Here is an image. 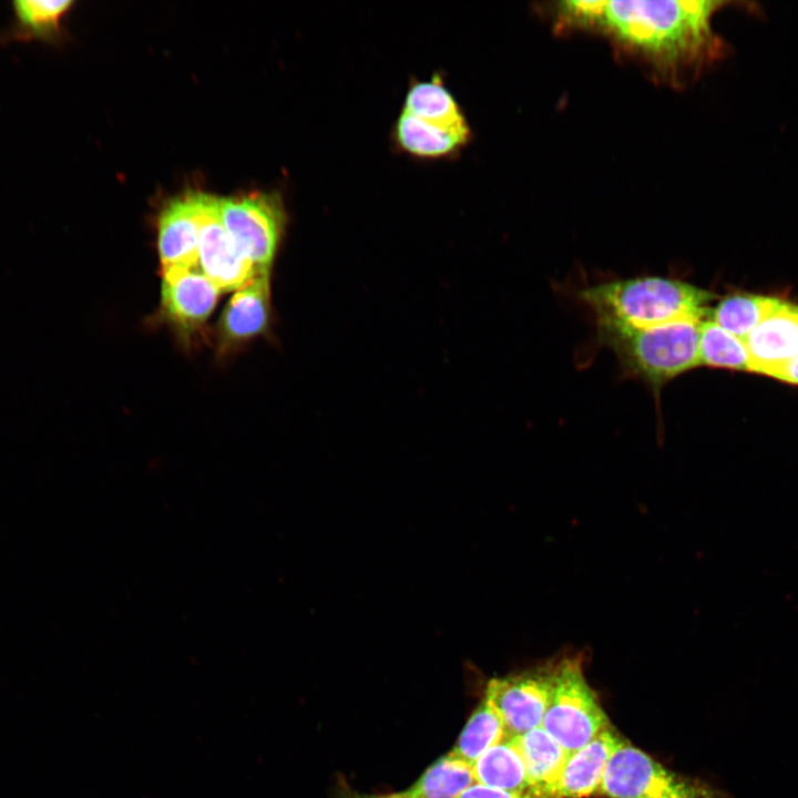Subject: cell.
Returning a JSON list of instances; mask_svg holds the SVG:
<instances>
[{
  "instance_id": "obj_1",
  "label": "cell",
  "mask_w": 798,
  "mask_h": 798,
  "mask_svg": "<svg viewBox=\"0 0 798 798\" xmlns=\"http://www.w3.org/2000/svg\"><path fill=\"white\" fill-rule=\"evenodd\" d=\"M734 1L565 0L536 10L560 34L604 39L621 60L657 84L683 89L724 60L729 45L714 31L716 12Z\"/></svg>"
},
{
  "instance_id": "obj_2",
  "label": "cell",
  "mask_w": 798,
  "mask_h": 798,
  "mask_svg": "<svg viewBox=\"0 0 798 798\" xmlns=\"http://www.w3.org/2000/svg\"><path fill=\"white\" fill-rule=\"evenodd\" d=\"M579 298L602 336L683 318L704 319L712 294L677 278L647 275L586 286Z\"/></svg>"
},
{
  "instance_id": "obj_3",
  "label": "cell",
  "mask_w": 798,
  "mask_h": 798,
  "mask_svg": "<svg viewBox=\"0 0 798 798\" xmlns=\"http://www.w3.org/2000/svg\"><path fill=\"white\" fill-rule=\"evenodd\" d=\"M702 320L683 318L598 339L612 349L624 372L645 382L658 398L667 382L700 365Z\"/></svg>"
},
{
  "instance_id": "obj_4",
  "label": "cell",
  "mask_w": 798,
  "mask_h": 798,
  "mask_svg": "<svg viewBox=\"0 0 798 798\" xmlns=\"http://www.w3.org/2000/svg\"><path fill=\"white\" fill-rule=\"evenodd\" d=\"M610 726L595 692L584 676L582 656L567 655L555 659L541 727L571 754Z\"/></svg>"
},
{
  "instance_id": "obj_5",
  "label": "cell",
  "mask_w": 798,
  "mask_h": 798,
  "mask_svg": "<svg viewBox=\"0 0 798 798\" xmlns=\"http://www.w3.org/2000/svg\"><path fill=\"white\" fill-rule=\"evenodd\" d=\"M596 797L729 798L725 791L703 780L665 768L626 739L608 760Z\"/></svg>"
},
{
  "instance_id": "obj_6",
  "label": "cell",
  "mask_w": 798,
  "mask_h": 798,
  "mask_svg": "<svg viewBox=\"0 0 798 798\" xmlns=\"http://www.w3.org/2000/svg\"><path fill=\"white\" fill-rule=\"evenodd\" d=\"M221 221L236 248L259 272H270L286 224L277 194L219 198Z\"/></svg>"
},
{
  "instance_id": "obj_7",
  "label": "cell",
  "mask_w": 798,
  "mask_h": 798,
  "mask_svg": "<svg viewBox=\"0 0 798 798\" xmlns=\"http://www.w3.org/2000/svg\"><path fill=\"white\" fill-rule=\"evenodd\" d=\"M555 659L487 684L485 695L499 712L508 738L540 727L546 710Z\"/></svg>"
},
{
  "instance_id": "obj_8",
  "label": "cell",
  "mask_w": 798,
  "mask_h": 798,
  "mask_svg": "<svg viewBox=\"0 0 798 798\" xmlns=\"http://www.w3.org/2000/svg\"><path fill=\"white\" fill-rule=\"evenodd\" d=\"M198 267L221 291L237 290L259 273L226 232L219 198L208 194L200 226Z\"/></svg>"
},
{
  "instance_id": "obj_9",
  "label": "cell",
  "mask_w": 798,
  "mask_h": 798,
  "mask_svg": "<svg viewBox=\"0 0 798 798\" xmlns=\"http://www.w3.org/2000/svg\"><path fill=\"white\" fill-rule=\"evenodd\" d=\"M221 293L200 267L162 268V310L183 332L194 331L207 320Z\"/></svg>"
},
{
  "instance_id": "obj_10",
  "label": "cell",
  "mask_w": 798,
  "mask_h": 798,
  "mask_svg": "<svg viewBox=\"0 0 798 798\" xmlns=\"http://www.w3.org/2000/svg\"><path fill=\"white\" fill-rule=\"evenodd\" d=\"M204 193L171 201L158 217L157 247L163 267H198V236L205 206Z\"/></svg>"
},
{
  "instance_id": "obj_11",
  "label": "cell",
  "mask_w": 798,
  "mask_h": 798,
  "mask_svg": "<svg viewBox=\"0 0 798 798\" xmlns=\"http://www.w3.org/2000/svg\"><path fill=\"white\" fill-rule=\"evenodd\" d=\"M744 341L750 371L775 378L798 354V306L782 301Z\"/></svg>"
},
{
  "instance_id": "obj_12",
  "label": "cell",
  "mask_w": 798,
  "mask_h": 798,
  "mask_svg": "<svg viewBox=\"0 0 798 798\" xmlns=\"http://www.w3.org/2000/svg\"><path fill=\"white\" fill-rule=\"evenodd\" d=\"M270 272L257 273L238 288L218 321L221 347L229 348L266 331L270 319Z\"/></svg>"
},
{
  "instance_id": "obj_13",
  "label": "cell",
  "mask_w": 798,
  "mask_h": 798,
  "mask_svg": "<svg viewBox=\"0 0 798 798\" xmlns=\"http://www.w3.org/2000/svg\"><path fill=\"white\" fill-rule=\"evenodd\" d=\"M623 740L610 726L585 746L569 754L549 798L596 797L608 760Z\"/></svg>"
},
{
  "instance_id": "obj_14",
  "label": "cell",
  "mask_w": 798,
  "mask_h": 798,
  "mask_svg": "<svg viewBox=\"0 0 798 798\" xmlns=\"http://www.w3.org/2000/svg\"><path fill=\"white\" fill-rule=\"evenodd\" d=\"M393 135L398 146L413 156L441 158L461 150L470 141L471 130L446 127L401 111Z\"/></svg>"
},
{
  "instance_id": "obj_15",
  "label": "cell",
  "mask_w": 798,
  "mask_h": 798,
  "mask_svg": "<svg viewBox=\"0 0 798 798\" xmlns=\"http://www.w3.org/2000/svg\"><path fill=\"white\" fill-rule=\"evenodd\" d=\"M522 755L531 789L549 798L569 753L541 726L513 737Z\"/></svg>"
},
{
  "instance_id": "obj_16",
  "label": "cell",
  "mask_w": 798,
  "mask_h": 798,
  "mask_svg": "<svg viewBox=\"0 0 798 798\" xmlns=\"http://www.w3.org/2000/svg\"><path fill=\"white\" fill-rule=\"evenodd\" d=\"M401 111L446 127L470 130L459 103L438 75L415 82L406 94Z\"/></svg>"
},
{
  "instance_id": "obj_17",
  "label": "cell",
  "mask_w": 798,
  "mask_h": 798,
  "mask_svg": "<svg viewBox=\"0 0 798 798\" xmlns=\"http://www.w3.org/2000/svg\"><path fill=\"white\" fill-rule=\"evenodd\" d=\"M475 782L508 791H533L515 739L505 738L472 765ZM534 792V791H533Z\"/></svg>"
},
{
  "instance_id": "obj_18",
  "label": "cell",
  "mask_w": 798,
  "mask_h": 798,
  "mask_svg": "<svg viewBox=\"0 0 798 798\" xmlns=\"http://www.w3.org/2000/svg\"><path fill=\"white\" fill-rule=\"evenodd\" d=\"M474 782L472 765L449 751L403 792L408 798H459Z\"/></svg>"
},
{
  "instance_id": "obj_19",
  "label": "cell",
  "mask_w": 798,
  "mask_h": 798,
  "mask_svg": "<svg viewBox=\"0 0 798 798\" xmlns=\"http://www.w3.org/2000/svg\"><path fill=\"white\" fill-rule=\"evenodd\" d=\"M14 23L10 35L16 40L52 42L60 34V24L73 1L17 0L13 3Z\"/></svg>"
},
{
  "instance_id": "obj_20",
  "label": "cell",
  "mask_w": 798,
  "mask_h": 798,
  "mask_svg": "<svg viewBox=\"0 0 798 798\" xmlns=\"http://www.w3.org/2000/svg\"><path fill=\"white\" fill-rule=\"evenodd\" d=\"M505 738L508 737L503 720L491 699L484 694L451 753L473 765L483 753Z\"/></svg>"
},
{
  "instance_id": "obj_21",
  "label": "cell",
  "mask_w": 798,
  "mask_h": 798,
  "mask_svg": "<svg viewBox=\"0 0 798 798\" xmlns=\"http://www.w3.org/2000/svg\"><path fill=\"white\" fill-rule=\"evenodd\" d=\"M782 300L774 297L736 294L722 299L710 318L728 332L745 339Z\"/></svg>"
},
{
  "instance_id": "obj_22",
  "label": "cell",
  "mask_w": 798,
  "mask_h": 798,
  "mask_svg": "<svg viewBox=\"0 0 798 798\" xmlns=\"http://www.w3.org/2000/svg\"><path fill=\"white\" fill-rule=\"evenodd\" d=\"M698 350L700 365L750 371L744 339L728 332L709 318L700 321Z\"/></svg>"
},
{
  "instance_id": "obj_23",
  "label": "cell",
  "mask_w": 798,
  "mask_h": 798,
  "mask_svg": "<svg viewBox=\"0 0 798 798\" xmlns=\"http://www.w3.org/2000/svg\"><path fill=\"white\" fill-rule=\"evenodd\" d=\"M459 798H540L533 791L515 792L474 782Z\"/></svg>"
},
{
  "instance_id": "obj_24",
  "label": "cell",
  "mask_w": 798,
  "mask_h": 798,
  "mask_svg": "<svg viewBox=\"0 0 798 798\" xmlns=\"http://www.w3.org/2000/svg\"><path fill=\"white\" fill-rule=\"evenodd\" d=\"M775 378L798 385V354L778 371Z\"/></svg>"
},
{
  "instance_id": "obj_25",
  "label": "cell",
  "mask_w": 798,
  "mask_h": 798,
  "mask_svg": "<svg viewBox=\"0 0 798 798\" xmlns=\"http://www.w3.org/2000/svg\"><path fill=\"white\" fill-rule=\"evenodd\" d=\"M340 798H408V797L406 796V794L403 791L392 792V794H383V795H371V794L358 792L350 788H345L340 792Z\"/></svg>"
}]
</instances>
